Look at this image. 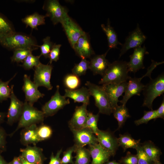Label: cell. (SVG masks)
Returning <instances> with one entry per match:
<instances>
[{"mask_svg":"<svg viewBox=\"0 0 164 164\" xmlns=\"http://www.w3.org/2000/svg\"><path fill=\"white\" fill-rule=\"evenodd\" d=\"M52 134V129L48 125L43 124L38 127L37 134L39 142L49 139Z\"/></svg>","mask_w":164,"mask_h":164,"instance_id":"35","label":"cell"},{"mask_svg":"<svg viewBox=\"0 0 164 164\" xmlns=\"http://www.w3.org/2000/svg\"><path fill=\"white\" fill-rule=\"evenodd\" d=\"M75 161L73 164H90L91 155L88 149L84 147H77L75 151Z\"/></svg>","mask_w":164,"mask_h":164,"instance_id":"30","label":"cell"},{"mask_svg":"<svg viewBox=\"0 0 164 164\" xmlns=\"http://www.w3.org/2000/svg\"><path fill=\"white\" fill-rule=\"evenodd\" d=\"M20 151V155L27 161L35 164H43L45 157L41 148L28 145L25 148L21 149Z\"/></svg>","mask_w":164,"mask_h":164,"instance_id":"19","label":"cell"},{"mask_svg":"<svg viewBox=\"0 0 164 164\" xmlns=\"http://www.w3.org/2000/svg\"><path fill=\"white\" fill-rule=\"evenodd\" d=\"M87 105L86 104H83L81 106L76 107L73 116L68 123L71 130L84 128L88 113Z\"/></svg>","mask_w":164,"mask_h":164,"instance_id":"17","label":"cell"},{"mask_svg":"<svg viewBox=\"0 0 164 164\" xmlns=\"http://www.w3.org/2000/svg\"><path fill=\"white\" fill-rule=\"evenodd\" d=\"M148 53L145 45L134 48L133 53L130 56V61L128 62L129 72L135 73L140 69L145 68L144 59L145 55Z\"/></svg>","mask_w":164,"mask_h":164,"instance_id":"18","label":"cell"},{"mask_svg":"<svg viewBox=\"0 0 164 164\" xmlns=\"http://www.w3.org/2000/svg\"><path fill=\"white\" fill-rule=\"evenodd\" d=\"M96 136L98 143L103 148L111 152L113 156H114L119 146L118 138L109 131L99 129Z\"/></svg>","mask_w":164,"mask_h":164,"instance_id":"16","label":"cell"},{"mask_svg":"<svg viewBox=\"0 0 164 164\" xmlns=\"http://www.w3.org/2000/svg\"><path fill=\"white\" fill-rule=\"evenodd\" d=\"M90 69V61L86 59H81V61L75 65L72 71V73L79 77L85 75Z\"/></svg>","mask_w":164,"mask_h":164,"instance_id":"34","label":"cell"},{"mask_svg":"<svg viewBox=\"0 0 164 164\" xmlns=\"http://www.w3.org/2000/svg\"><path fill=\"white\" fill-rule=\"evenodd\" d=\"M164 98H163V100L159 108L156 110V113L157 115V118H161L164 119Z\"/></svg>","mask_w":164,"mask_h":164,"instance_id":"47","label":"cell"},{"mask_svg":"<svg viewBox=\"0 0 164 164\" xmlns=\"http://www.w3.org/2000/svg\"><path fill=\"white\" fill-rule=\"evenodd\" d=\"M5 116V113L0 112V124L4 121Z\"/></svg>","mask_w":164,"mask_h":164,"instance_id":"49","label":"cell"},{"mask_svg":"<svg viewBox=\"0 0 164 164\" xmlns=\"http://www.w3.org/2000/svg\"><path fill=\"white\" fill-rule=\"evenodd\" d=\"M10 24L2 15H0V37L14 33Z\"/></svg>","mask_w":164,"mask_h":164,"instance_id":"38","label":"cell"},{"mask_svg":"<svg viewBox=\"0 0 164 164\" xmlns=\"http://www.w3.org/2000/svg\"><path fill=\"white\" fill-rule=\"evenodd\" d=\"M47 16L46 15H42L35 13L26 16L22 19V21L32 29H37L39 26L45 24V18Z\"/></svg>","mask_w":164,"mask_h":164,"instance_id":"29","label":"cell"},{"mask_svg":"<svg viewBox=\"0 0 164 164\" xmlns=\"http://www.w3.org/2000/svg\"><path fill=\"white\" fill-rule=\"evenodd\" d=\"M61 24L73 49L79 38L86 32L69 15Z\"/></svg>","mask_w":164,"mask_h":164,"instance_id":"10","label":"cell"},{"mask_svg":"<svg viewBox=\"0 0 164 164\" xmlns=\"http://www.w3.org/2000/svg\"><path fill=\"white\" fill-rule=\"evenodd\" d=\"M128 62L116 60L111 63L99 84H119L127 81L130 77L128 68Z\"/></svg>","mask_w":164,"mask_h":164,"instance_id":"1","label":"cell"},{"mask_svg":"<svg viewBox=\"0 0 164 164\" xmlns=\"http://www.w3.org/2000/svg\"><path fill=\"white\" fill-rule=\"evenodd\" d=\"M135 149L138 159L137 164H152L153 162L145 154L141 144Z\"/></svg>","mask_w":164,"mask_h":164,"instance_id":"41","label":"cell"},{"mask_svg":"<svg viewBox=\"0 0 164 164\" xmlns=\"http://www.w3.org/2000/svg\"><path fill=\"white\" fill-rule=\"evenodd\" d=\"M127 85L125 81L119 84H110L103 85L101 86L105 92L113 111L118 106L119 97L125 92Z\"/></svg>","mask_w":164,"mask_h":164,"instance_id":"12","label":"cell"},{"mask_svg":"<svg viewBox=\"0 0 164 164\" xmlns=\"http://www.w3.org/2000/svg\"><path fill=\"white\" fill-rule=\"evenodd\" d=\"M99 115L94 114L88 112L87 117L84 128H86L91 130L96 135L99 129L97 127V122Z\"/></svg>","mask_w":164,"mask_h":164,"instance_id":"32","label":"cell"},{"mask_svg":"<svg viewBox=\"0 0 164 164\" xmlns=\"http://www.w3.org/2000/svg\"><path fill=\"white\" fill-rule=\"evenodd\" d=\"M157 118L156 110L145 111L143 116L140 119L135 121L134 123L137 125L143 124H147L152 119Z\"/></svg>","mask_w":164,"mask_h":164,"instance_id":"40","label":"cell"},{"mask_svg":"<svg viewBox=\"0 0 164 164\" xmlns=\"http://www.w3.org/2000/svg\"><path fill=\"white\" fill-rule=\"evenodd\" d=\"M73 49L81 59L89 58L95 54L86 33L79 38Z\"/></svg>","mask_w":164,"mask_h":164,"instance_id":"20","label":"cell"},{"mask_svg":"<svg viewBox=\"0 0 164 164\" xmlns=\"http://www.w3.org/2000/svg\"><path fill=\"white\" fill-rule=\"evenodd\" d=\"M91 95L94 98L95 105L99 109V113L110 115L113 112L107 95L101 86H99L90 81L85 84Z\"/></svg>","mask_w":164,"mask_h":164,"instance_id":"5","label":"cell"},{"mask_svg":"<svg viewBox=\"0 0 164 164\" xmlns=\"http://www.w3.org/2000/svg\"><path fill=\"white\" fill-rule=\"evenodd\" d=\"M101 26L107 37L109 47L108 51L111 49L117 48L118 45H122L118 40L117 35L113 28L111 26L109 19L106 25L102 24Z\"/></svg>","mask_w":164,"mask_h":164,"instance_id":"25","label":"cell"},{"mask_svg":"<svg viewBox=\"0 0 164 164\" xmlns=\"http://www.w3.org/2000/svg\"><path fill=\"white\" fill-rule=\"evenodd\" d=\"M6 134L5 130L0 127V149L3 151L6 150Z\"/></svg>","mask_w":164,"mask_h":164,"instance_id":"45","label":"cell"},{"mask_svg":"<svg viewBox=\"0 0 164 164\" xmlns=\"http://www.w3.org/2000/svg\"><path fill=\"white\" fill-rule=\"evenodd\" d=\"M41 56H35L32 53L28 55L24 60L22 66L25 69L29 70L38 65L40 62L39 58Z\"/></svg>","mask_w":164,"mask_h":164,"instance_id":"37","label":"cell"},{"mask_svg":"<svg viewBox=\"0 0 164 164\" xmlns=\"http://www.w3.org/2000/svg\"><path fill=\"white\" fill-rule=\"evenodd\" d=\"M152 164H162L159 160L153 162Z\"/></svg>","mask_w":164,"mask_h":164,"instance_id":"53","label":"cell"},{"mask_svg":"<svg viewBox=\"0 0 164 164\" xmlns=\"http://www.w3.org/2000/svg\"><path fill=\"white\" fill-rule=\"evenodd\" d=\"M9 164H22V161L19 157H15Z\"/></svg>","mask_w":164,"mask_h":164,"instance_id":"48","label":"cell"},{"mask_svg":"<svg viewBox=\"0 0 164 164\" xmlns=\"http://www.w3.org/2000/svg\"><path fill=\"white\" fill-rule=\"evenodd\" d=\"M33 49L29 48L18 49L14 50L13 54L11 58L12 62H23L25 59L32 53Z\"/></svg>","mask_w":164,"mask_h":164,"instance_id":"33","label":"cell"},{"mask_svg":"<svg viewBox=\"0 0 164 164\" xmlns=\"http://www.w3.org/2000/svg\"><path fill=\"white\" fill-rule=\"evenodd\" d=\"M63 83L67 89L70 90L78 89L81 84L79 77L72 73L67 74L65 77Z\"/></svg>","mask_w":164,"mask_h":164,"instance_id":"31","label":"cell"},{"mask_svg":"<svg viewBox=\"0 0 164 164\" xmlns=\"http://www.w3.org/2000/svg\"><path fill=\"white\" fill-rule=\"evenodd\" d=\"M154 69L153 66H150L148 68L147 72L143 76L139 78L131 77L129 78L125 95L122 99L119 101L122 105H126L128 100L133 96L135 95L140 96V93L143 90L145 86L141 82L142 79L146 76L151 78V74Z\"/></svg>","mask_w":164,"mask_h":164,"instance_id":"7","label":"cell"},{"mask_svg":"<svg viewBox=\"0 0 164 164\" xmlns=\"http://www.w3.org/2000/svg\"><path fill=\"white\" fill-rule=\"evenodd\" d=\"M47 16L50 17L54 25L61 23L68 16L67 9L61 5L58 1H48L46 4Z\"/></svg>","mask_w":164,"mask_h":164,"instance_id":"11","label":"cell"},{"mask_svg":"<svg viewBox=\"0 0 164 164\" xmlns=\"http://www.w3.org/2000/svg\"><path fill=\"white\" fill-rule=\"evenodd\" d=\"M104 164H121L120 162H118L115 161H108Z\"/></svg>","mask_w":164,"mask_h":164,"instance_id":"52","label":"cell"},{"mask_svg":"<svg viewBox=\"0 0 164 164\" xmlns=\"http://www.w3.org/2000/svg\"><path fill=\"white\" fill-rule=\"evenodd\" d=\"M59 88V86L57 85L54 94L42 107V111L45 117L53 115L59 110L70 104L69 99H66L64 96L60 94Z\"/></svg>","mask_w":164,"mask_h":164,"instance_id":"6","label":"cell"},{"mask_svg":"<svg viewBox=\"0 0 164 164\" xmlns=\"http://www.w3.org/2000/svg\"><path fill=\"white\" fill-rule=\"evenodd\" d=\"M62 151V149H61L57 151L55 155H54L52 152L48 164H61V159L60 156Z\"/></svg>","mask_w":164,"mask_h":164,"instance_id":"46","label":"cell"},{"mask_svg":"<svg viewBox=\"0 0 164 164\" xmlns=\"http://www.w3.org/2000/svg\"><path fill=\"white\" fill-rule=\"evenodd\" d=\"M23 81L22 90L25 94V101L33 105L39 99L43 97L45 95L38 90V87L31 80L29 76L25 74Z\"/></svg>","mask_w":164,"mask_h":164,"instance_id":"15","label":"cell"},{"mask_svg":"<svg viewBox=\"0 0 164 164\" xmlns=\"http://www.w3.org/2000/svg\"><path fill=\"white\" fill-rule=\"evenodd\" d=\"M146 38V36L140 29L139 24H137L135 29L129 32L125 39L124 43L122 44L119 58L129 50L141 46Z\"/></svg>","mask_w":164,"mask_h":164,"instance_id":"9","label":"cell"},{"mask_svg":"<svg viewBox=\"0 0 164 164\" xmlns=\"http://www.w3.org/2000/svg\"><path fill=\"white\" fill-rule=\"evenodd\" d=\"M45 117L42 111L38 110L33 105L25 101L18 125L10 136H12L21 128L43 122Z\"/></svg>","mask_w":164,"mask_h":164,"instance_id":"3","label":"cell"},{"mask_svg":"<svg viewBox=\"0 0 164 164\" xmlns=\"http://www.w3.org/2000/svg\"><path fill=\"white\" fill-rule=\"evenodd\" d=\"M119 146H121L125 152L129 148L136 149L140 144V139L135 140L128 134L120 135L118 138Z\"/></svg>","mask_w":164,"mask_h":164,"instance_id":"27","label":"cell"},{"mask_svg":"<svg viewBox=\"0 0 164 164\" xmlns=\"http://www.w3.org/2000/svg\"><path fill=\"white\" fill-rule=\"evenodd\" d=\"M113 115L118 122V128L120 129L127 119L130 117L128 110L126 105L118 106L113 111Z\"/></svg>","mask_w":164,"mask_h":164,"instance_id":"28","label":"cell"},{"mask_svg":"<svg viewBox=\"0 0 164 164\" xmlns=\"http://www.w3.org/2000/svg\"><path fill=\"white\" fill-rule=\"evenodd\" d=\"M144 96L142 106L152 110V103L157 97L164 92V74L162 73L154 79L151 78L150 81L143 90Z\"/></svg>","mask_w":164,"mask_h":164,"instance_id":"2","label":"cell"},{"mask_svg":"<svg viewBox=\"0 0 164 164\" xmlns=\"http://www.w3.org/2000/svg\"><path fill=\"white\" fill-rule=\"evenodd\" d=\"M14 76L9 80L3 82L0 79V102L6 100L8 98H9L11 92V88H10L9 84L10 82L16 76Z\"/></svg>","mask_w":164,"mask_h":164,"instance_id":"36","label":"cell"},{"mask_svg":"<svg viewBox=\"0 0 164 164\" xmlns=\"http://www.w3.org/2000/svg\"><path fill=\"white\" fill-rule=\"evenodd\" d=\"M0 164H9L4 159L0 153Z\"/></svg>","mask_w":164,"mask_h":164,"instance_id":"51","label":"cell"},{"mask_svg":"<svg viewBox=\"0 0 164 164\" xmlns=\"http://www.w3.org/2000/svg\"><path fill=\"white\" fill-rule=\"evenodd\" d=\"M141 145L145 154L152 161L159 160L162 152L153 142L151 141H145Z\"/></svg>","mask_w":164,"mask_h":164,"instance_id":"26","label":"cell"},{"mask_svg":"<svg viewBox=\"0 0 164 164\" xmlns=\"http://www.w3.org/2000/svg\"><path fill=\"white\" fill-rule=\"evenodd\" d=\"M43 41V45L38 46L40 47L41 51L40 56H43L46 58H48L49 54L53 44L50 40V37L49 36L44 38Z\"/></svg>","mask_w":164,"mask_h":164,"instance_id":"39","label":"cell"},{"mask_svg":"<svg viewBox=\"0 0 164 164\" xmlns=\"http://www.w3.org/2000/svg\"><path fill=\"white\" fill-rule=\"evenodd\" d=\"M64 96L66 98L69 97L73 99L75 102H80L88 105L91 95L88 88L83 87L74 90L66 89Z\"/></svg>","mask_w":164,"mask_h":164,"instance_id":"23","label":"cell"},{"mask_svg":"<svg viewBox=\"0 0 164 164\" xmlns=\"http://www.w3.org/2000/svg\"><path fill=\"white\" fill-rule=\"evenodd\" d=\"M61 46V45L60 44H53L49 55L50 64H51L53 61L57 62L59 59Z\"/></svg>","mask_w":164,"mask_h":164,"instance_id":"43","label":"cell"},{"mask_svg":"<svg viewBox=\"0 0 164 164\" xmlns=\"http://www.w3.org/2000/svg\"><path fill=\"white\" fill-rule=\"evenodd\" d=\"M38 126L33 124L23 128L20 133V141L26 146L30 144L36 145L39 142L37 134Z\"/></svg>","mask_w":164,"mask_h":164,"instance_id":"24","label":"cell"},{"mask_svg":"<svg viewBox=\"0 0 164 164\" xmlns=\"http://www.w3.org/2000/svg\"><path fill=\"white\" fill-rule=\"evenodd\" d=\"M92 161L90 164H104L108 161L112 153L102 147L98 143L89 145L88 149Z\"/></svg>","mask_w":164,"mask_h":164,"instance_id":"21","label":"cell"},{"mask_svg":"<svg viewBox=\"0 0 164 164\" xmlns=\"http://www.w3.org/2000/svg\"><path fill=\"white\" fill-rule=\"evenodd\" d=\"M138 160L137 154H132L128 151L126 156L122 157L119 161L121 164H137Z\"/></svg>","mask_w":164,"mask_h":164,"instance_id":"44","label":"cell"},{"mask_svg":"<svg viewBox=\"0 0 164 164\" xmlns=\"http://www.w3.org/2000/svg\"><path fill=\"white\" fill-rule=\"evenodd\" d=\"M14 85L11 86L10 98V103L7 114V123L10 125L19 120L21 116L24 103L19 100L15 95L14 91Z\"/></svg>","mask_w":164,"mask_h":164,"instance_id":"13","label":"cell"},{"mask_svg":"<svg viewBox=\"0 0 164 164\" xmlns=\"http://www.w3.org/2000/svg\"><path fill=\"white\" fill-rule=\"evenodd\" d=\"M20 159L22 161V164H35L32 163L30 162L25 159L21 157L20 155L19 156Z\"/></svg>","mask_w":164,"mask_h":164,"instance_id":"50","label":"cell"},{"mask_svg":"<svg viewBox=\"0 0 164 164\" xmlns=\"http://www.w3.org/2000/svg\"><path fill=\"white\" fill-rule=\"evenodd\" d=\"M76 148L77 146L74 145L63 152V156L61 159V164H73L72 154L75 152Z\"/></svg>","mask_w":164,"mask_h":164,"instance_id":"42","label":"cell"},{"mask_svg":"<svg viewBox=\"0 0 164 164\" xmlns=\"http://www.w3.org/2000/svg\"><path fill=\"white\" fill-rule=\"evenodd\" d=\"M53 69L52 65H45L41 63L35 67L33 82L38 87H44L48 90L52 89L50 79Z\"/></svg>","mask_w":164,"mask_h":164,"instance_id":"8","label":"cell"},{"mask_svg":"<svg viewBox=\"0 0 164 164\" xmlns=\"http://www.w3.org/2000/svg\"><path fill=\"white\" fill-rule=\"evenodd\" d=\"M0 43L6 48L13 50L21 48L35 50L36 49L35 47L38 46L30 37L14 33L1 37Z\"/></svg>","mask_w":164,"mask_h":164,"instance_id":"4","label":"cell"},{"mask_svg":"<svg viewBox=\"0 0 164 164\" xmlns=\"http://www.w3.org/2000/svg\"><path fill=\"white\" fill-rule=\"evenodd\" d=\"M104 54L95 55L91 57L90 61V69L94 75L99 74L102 76L111 63L106 58L108 52Z\"/></svg>","mask_w":164,"mask_h":164,"instance_id":"22","label":"cell"},{"mask_svg":"<svg viewBox=\"0 0 164 164\" xmlns=\"http://www.w3.org/2000/svg\"><path fill=\"white\" fill-rule=\"evenodd\" d=\"M73 135L74 145L77 147H84L88 145L98 143L97 138L95 135L86 128L71 130Z\"/></svg>","mask_w":164,"mask_h":164,"instance_id":"14","label":"cell"}]
</instances>
